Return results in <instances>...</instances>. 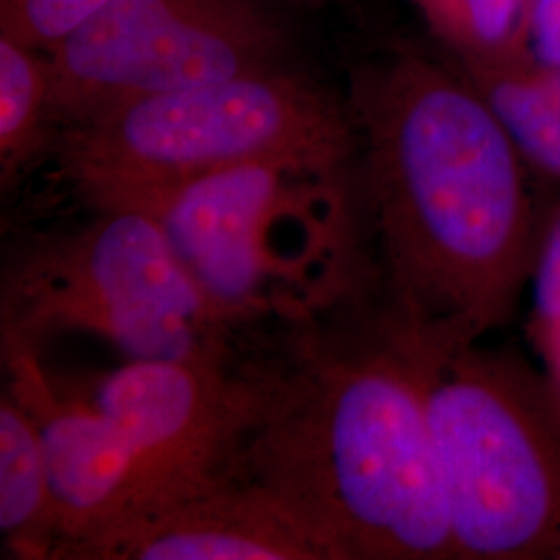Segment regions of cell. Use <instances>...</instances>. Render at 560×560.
<instances>
[{
    "instance_id": "277c9868",
    "label": "cell",
    "mask_w": 560,
    "mask_h": 560,
    "mask_svg": "<svg viewBox=\"0 0 560 560\" xmlns=\"http://www.w3.org/2000/svg\"><path fill=\"white\" fill-rule=\"evenodd\" d=\"M358 136L345 98L295 67L110 104L59 127L52 177L85 208H131L245 162L340 168Z\"/></svg>"
},
{
    "instance_id": "3957f363",
    "label": "cell",
    "mask_w": 560,
    "mask_h": 560,
    "mask_svg": "<svg viewBox=\"0 0 560 560\" xmlns=\"http://www.w3.org/2000/svg\"><path fill=\"white\" fill-rule=\"evenodd\" d=\"M131 208L161 224L212 314L243 345L368 280L355 162H245Z\"/></svg>"
},
{
    "instance_id": "8992f818",
    "label": "cell",
    "mask_w": 560,
    "mask_h": 560,
    "mask_svg": "<svg viewBox=\"0 0 560 560\" xmlns=\"http://www.w3.org/2000/svg\"><path fill=\"white\" fill-rule=\"evenodd\" d=\"M88 212L7 247L2 347L40 351L42 340L73 330L125 360H240L243 342L212 314L159 222L136 208Z\"/></svg>"
},
{
    "instance_id": "6da1fadb",
    "label": "cell",
    "mask_w": 560,
    "mask_h": 560,
    "mask_svg": "<svg viewBox=\"0 0 560 560\" xmlns=\"http://www.w3.org/2000/svg\"><path fill=\"white\" fill-rule=\"evenodd\" d=\"M345 101L370 295L428 347L478 345L513 316L532 277V168L448 59L363 60Z\"/></svg>"
},
{
    "instance_id": "4fadbf2b",
    "label": "cell",
    "mask_w": 560,
    "mask_h": 560,
    "mask_svg": "<svg viewBox=\"0 0 560 560\" xmlns=\"http://www.w3.org/2000/svg\"><path fill=\"white\" fill-rule=\"evenodd\" d=\"M59 122L48 52L0 34V189L13 194L50 161Z\"/></svg>"
},
{
    "instance_id": "8fae6325",
    "label": "cell",
    "mask_w": 560,
    "mask_h": 560,
    "mask_svg": "<svg viewBox=\"0 0 560 560\" xmlns=\"http://www.w3.org/2000/svg\"><path fill=\"white\" fill-rule=\"evenodd\" d=\"M0 536L11 559L55 560L60 521L40 434L9 388L0 395Z\"/></svg>"
},
{
    "instance_id": "d6986e66",
    "label": "cell",
    "mask_w": 560,
    "mask_h": 560,
    "mask_svg": "<svg viewBox=\"0 0 560 560\" xmlns=\"http://www.w3.org/2000/svg\"><path fill=\"white\" fill-rule=\"evenodd\" d=\"M282 2H300V4H314V2H324V0H282Z\"/></svg>"
},
{
    "instance_id": "ba28073f",
    "label": "cell",
    "mask_w": 560,
    "mask_h": 560,
    "mask_svg": "<svg viewBox=\"0 0 560 560\" xmlns=\"http://www.w3.org/2000/svg\"><path fill=\"white\" fill-rule=\"evenodd\" d=\"M88 399L117 425L133 460L131 515L243 478L254 393L241 358L127 360Z\"/></svg>"
},
{
    "instance_id": "5bb4252c",
    "label": "cell",
    "mask_w": 560,
    "mask_h": 560,
    "mask_svg": "<svg viewBox=\"0 0 560 560\" xmlns=\"http://www.w3.org/2000/svg\"><path fill=\"white\" fill-rule=\"evenodd\" d=\"M428 32L459 67L525 55L529 0H409Z\"/></svg>"
},
{
    "instance_id": "30bf717a",
    "label": "cell",
    "mask_w": 560,
    "mask_h": 560,
    "mask_svg": "<svg viewBox=\"0 0 560 560\" xmlns=\"http://www.w3.org/2000/svg\"><path fill=\"white\" fill-rule=\"evenodd\" d=\"M4 388L36 421L59 511L60 546L85 540L129 517L138 478L117 425L88 397L59 390L38 349L2 347Z\"/></svg>"
},
{
    "instance_id": "2e32d148",
    "label": "cell",
    "mask_w": 560,
    "mask_h": 560,
    "mask_svg": "<svg viewBox=\"0 0 560 560\" xmlns=\"http://www.w3.org/2000/svg\"><path fill=\"white\" fill-rule=\"evenodd\" d=\"M529 287L532 332L540 347L560 326V198L540 224Z\"/></svg>"
},
{
    "instance_id": "e0dca14e",
    "label": "cell",
    "mask_w": 560,
    "mask_h": 560,
    "mask_svg": "<svg viewBox=\"0 0 560 560\" xmlns=\"http://www.w3.org/2000/svg\"><path fill=\"white\" fill-rule=\"evenodd\" d=\"M525 55L544 67L560 69V0H529Z\"/></svg>"
},
{
    "instance_id": "7a4b0ae2",
    "label": "cell",
    "mask_w": 560,
    "mask_h": 560,
    "mask_svg": "<svg viewBox=\"0 0 560 560\" xmlns=\"http://www.w3.org/2000/svg\"><path fill=\"white\" fill-rule=\"evenodd\" d=\"M241 368L254 393L243 478L330 560L455 559L418 361L365 287L261 330Z\"/></svg>"
},
{
    "instance_id": "52a82bcc",
    "label": "cell",
    "mask_w": 560,
    "mask_h": 560,
    "mask_svg": "<svg viewBox=\"0 0 560 560\" xmlns=\"http://www.w3.org/2000/svg\"><path fill=\"white\" fill-rule=\"evenodd\" d=\"M277 0H108L48 48L57 122L291 65Z\"/></svg>"
},
{
    "instance_id": "ac0fdd59",
    "label": "cell",
    "mask_w": 560,
    "mask_h": 560,
    "mask_svg": "<svg viewBox=\"0 0 560 560\" xmlns=\"http://www.w3.org/2000/svg\"><path fill=\"white\" fill-rule=\"evenodd\" d=\"M541 353L550 368V382L560 397V326L540 345Z\"/></svg>"
},
{
    "instance_id": "9a60e30c",
    "label": "cell",
    "mask_w": 560,
    "mask_h": 560,
    "mask_svg": "<svg viewBox=\"0 0 560 560\" xmlns=\"http://www.w3.org/2000/svg\"><path fill=\"white\" fill-rule=\"evenodd\" d=\"M108 0H0V34L48 50Z\"/></svg>"
},
{
    "instance_id": "7c38bea8",
    "label": "cell",
    "mask_w": 560,
    "mask_h": 560,
    "mask_svg": "<svg viewBox=\"0 0 560 560\" xmlns=\"http://www.w3.org/2000/svg\"><path fill=\"white\" fill-rule=\"evenodd\" d=\"M455 67L501 120L527 166L560 183V69L544 67L527 55Z\"/></svg>"
},
{
    "instance_id": "9c48e42d",
    "label": "cell",
    "mask_w": 560,
    "mask_h": 560,
    "mask_svg": "<svg viewBox=\"0 0 560 560\" xmlns=\"http://www.w3.org/2000/svg\"><path fill=\"white\" fill-rule=\"evenodd\" d=\"M57 560H330L322 541L258 481L235 478L136 513Z\"/></svg>"
},
{
    "instance_id": "5b68a950",
    "label": "cell",
    "mask_w": 560,
    "mask_h": 560,
    "mask_svg": "<svg viewBox=\"0 0 560 560\" xmlns=\"http://www.w3.org/2000/svg\"><path fill=\"white\" fill-rule=\"evenodd\" d=\"M407 340L455 559L560 560V397L520 358Z\"/></svg>"
}]
</instances>
